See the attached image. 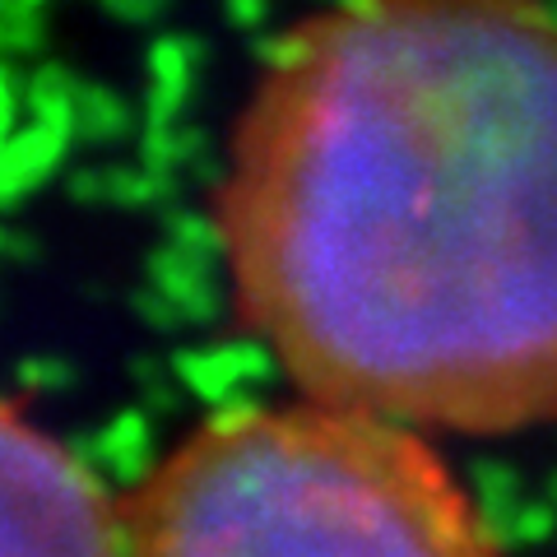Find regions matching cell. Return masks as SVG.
<instances>
[{
	"label": "cell",
	"mask_w": 557,
	"mask_h": 557,
	"mask_svg": "<svg viewBox=\"0 0 557 557\" xmlns=\"http://www.w3.org/2000/svg\"><path fill=\"white\" fill-rule=\"evenodd\" d=\"M121 511L126 557H502L423 432L311 399L209 418Z\"/></svg>",
	"instance_id": "obj_2"
},
{
	"label": "cell",
	"mask_w": 557,
	"mask_h": 557,
	"mask_svg": "<svg viewBox=\"0 0 557 557\" xmlns=\"http://www.w3.org/2000/svg\"><path fill=\"white\" fill-rule=\"evenodd\" d=\"M214 228L302 399L409 432L557 418V14L330 0L260 61Z\"/></svg>",
	"instance_id": "obj_1"
},
{
	"label": "cell",
	"mask_w": 557,
	"mask_h": 557,
	"mask_svg": "<svg viewBox=\"0 0 557 557\" xmlns=\"http://www.w3.org/2000/svg\"><path fill=\"white\" fill-rule=\"evenodd\" d=\"M0 502L5 557H126V511L24 405H5Z\"/></svg>",
	"instance_id": "obj_3"
}]
</instances>
